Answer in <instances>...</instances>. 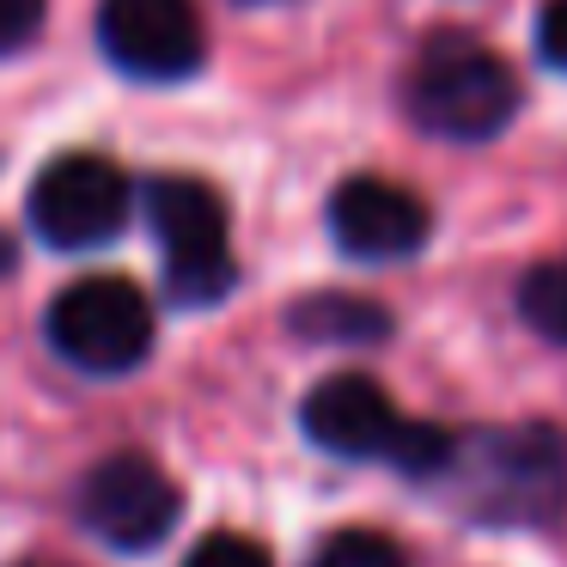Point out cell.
<instances>
[{
  "label": "cell",
  "instance_id": "11",
  "mask_svg": "<svg viewBox=\"0 0 567 567\" xmlns=\"http://www.w3.org/2000/svg\"><path fill=\"white\" fill-rule=\"evenodd\" d=\"M518 311H525V323L537 336L567 342V257H549V262H537V269L525 275V287H518Z\"/></svg>",
  "mask_w": 567,
  "mask_h": 567
},
{
  "label": "cell",
  "instance_id": "16",
  "mask_svg": "<svg viewBox=\"0 0 567 567\" xmlns=\"http://www.w3.org/2000/svg\"><path fill=\"white\" fill-rule=\"evenodd\" d=\"M13 269V245H7V238H0V275Z\"/></svg>",
  "mask_w": 567,
  "mask_h": 567
},
{
  "label": "cell",
  "instance_id": "14",
  "mask_svg": "<svg viewBox=\"0 0 567 567\" xmlns=\"http://www.w3.org/2000/svg\"><path fill=\"white\" fill-rule=\"evenodd\" d=\"M43 7L50 0H0V55L25 50L31 38L43 31Z\"/></svg>",
  "mask_w": 567,
  "mask_h": 567
},
{
  "label": "cell",
  "instance_id": "17",
  "mask_svg": "<svg viewBox=\"0 0 567 567\" xmlns=\"http://www.w3.org/2000/svg\"><path fill=\"white\" fill-rule=\"evenodd\" d=\"M238 7H269V0H238Z\"/></svg>",
  "mask_w": 567,
  "mask_h": 567
},
{
  "label": "cell",
  "instance_id": "1",
  "mask_svg": "<svg viewBox=\"0 0 567 567\" xmlns=\"http://www.w3.org/2000/svg\"><path fill=\"white\" fill-rule=\"evenodd\" d=\"M440 482L476 525H543L567 506V440L555 427H488L452 445Z\"/></svg>",
  "mask_w": 567,
  "mask_h": 567
},
{
  "label": "cell",
  "instance_id": "13",
  "mask_svg": "<svg viewBox=\"0 0 567 567\" xmlns=\"http://www.w3.org/2000/svg\"><path fill=\"white\" fill-rule=\"evenodd\" d=\"M184 567H275L269 549H262L257 537H238V530H214V537H202L196 549L184 555Z\"/></svg>",
  "mask_w": 567,
  "mask_h": 567
},
{
  "label": "cell",
  "instance_id": "5",
  "mask_svg": "<svg viewBox=\"0 0 567 567\" xmlns=\"http://www.w3.org/2000/svg\"><path fill=\"white\" fill-rule=\"evenodd\" d=\"M43 330H50L55 354L92 379L135 372L153 354V306L123 275H86V281L62 287Z\"/></svg>",
  "mask_w": 567,
  "mask_h": 567
},
{
  "label": "cell",
  "instance_id": "3",
  "mask_svg": "<svg viewBox=\"0 0 567 567\" xmlns=\"http://www.w3.org/2000/svg\"><path fill=\"white\" fill-rule=\"evenodd\" d=\"M518 111V80L488 43L476 38H433L409 68V116L415 128L457 147L494 141Z\"/></svg>",
  "mask_w": 567,
  "mask_h": 567
},
{
  "label": "cell",
  "instance_id": "8",
  "mask_svg": "<svg viewBox=\"0 0 567 567\" xmlns=\"http://www.w3.org/2000/svg\"><path fill=\"white\" fill-rule=\"evenodd\" d=\"M99 43L111 68H123L128 80H153V86L189 80L208 55L196 0H104Z\"/></svg>",
  "mask_w": 567,
  "mask_h": 567
},
{
  "label": "cell",
  "instance_id": "9",
  "mask_svg": "<svg viewBox=\"0 0 567 567\" xmlns=\"http://www.w3.org/2000/svg\"><path fill=\"white\" fill-rule=\"evenodd\" d=\"M330 233L354 262H403L427 245L433 214L415 189L391 177H348L330 196Z\"/></svg>",
  "mask_w": 567,
  "mask_h": 567
},
{
  "label": "cell",
  "instance_id": "10",
  "mask_svg": "<svg viewBox=\"0 0 567 567\" xmlns=\"http://www.w3.org/2000/svg\"><path fill=\"white\" fill-rule=\"evenodd\" d=\"M287 323H293V336L330 342V348H367V342H384V336H391V311L360 299V293H311L293 306Z\"/></svg>",
  "mask_w": 567,
  "mask_h": 567
},
{
  "label": "cell",
  "instance_id": "6",
  "mask_svg": "<svg viewBox=\"0 0 567 567\" xmlns=\"http://www.w3.org/2000/svg\"><path fill=\"white\" fill-rule=\"evenodd\" d=\"M74 513L104 549L141 555L172 537L177 513H184V494H177V482L147 452H111L104 464L86 470V482L74 494Z\"/></svg>",
  "mask_w": 567,
  "mask_h": 567
},
{
  "label": "cell",
  "instance_id": "4",
  "mask_svg": "<svg viewBox=\"0 0 567 567\" xmlns=\"http://www.w3.org/2000/svg\"><path fill=\"white\" fill-rule=\"evenodd\" d=\"M147 226L165 250V293L177 306L202 311L233 293L238 262H233V245H226V202L202 177H153Z\"/></svg>",
  "mask_w": 567,
  "mask_h": 567
},
{
  "label": "cell",
  "instance_id": "12",
  "mask_svg": "<svg viewBox=\"0 0 567 567\" xmlns=\"http://www.w3.org/2000/svg\"><path fill=\"white\" fill-rule=\"evenodd\" d=\"M306 567H409V561L384 530H336V537L318 543V555Z\"/></svg>",
  "mask_w": 567,
  "mask_h": 567
},
{
  "label": "cell",
  "instance_id": "7",
  "mask_svg": "<svg viewBox=\"0 0 567 567\" xmlns=\"http://www.w3.org/2000/svg\"><path fill=\"white\" fill-rule=\"evenodd\" d=\"M25 220L50 250H99L128 226V177L99 153H62L31 184Z\"/></svg>",
  "mask_w": 567,
  "mask_h": 567
},
{
  "label": "cell",
  "instance_id": "15",
  "mask_svg": "<svg viewBox=\"0 0 567 567\" xmlns=\"http://www.w3.org/2000/svg\"><path fill=\"white\" fill-rule=\"evenodd\" d=\"M537 50H543V62H549V68H561V74H567V0H543Z\"/></svg>",
  "mask_w": 567,
  "mask_h": 567
},
{
  "label": "cell",
  "instance_id": "2",
  "mask_svg": "<svg viewBox=\"0 0 567 567\" xmlns=\"http://www.w3.org/2000/svg\"><path fill=\"white\" fill-rule=\"evenodd\" d=\"M299 421H306V440L323 445L330 457H354V464L384 457L403 476H440L457 445L433 421H409L391 403V391L379 379H367V372H336V379L311 384Z\"/></svg>",
  "mask_w": 567,
  "mask_h": 567
}]
</instances>
